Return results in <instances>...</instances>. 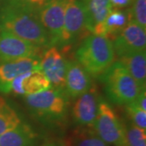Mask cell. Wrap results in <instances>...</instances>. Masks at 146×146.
<instances>
[{"label": "cell", "instance_id": "17", "mask_svg": "<svg viewBox=\"0 0 146 146\" xmlns=\"http://www.w3.org/2000/svg\"><path fill=\"white\" fill-rule=\"evenodd\" d=\"M36 134L26 123L21 124L0 135V146H33Z\"/></svg>", "mask_w": 146, "mask_h": 146}, {"label": "cell", "instance_id": "21", "mask_svg": "<svg viewBox=\"0 0 146 146\" xmlns=\"http://www.w3.org/2000/svg\"><path fill=\"white\" fill-rule=\"evenodd\" d=\"M123 146H146V131L135 125L125 127V138Z\"/></svg>", "mask_w": 146, "mask_h": 146}, {"label": "cell", "instance_id": "15", "mask_svg": "<svg viewBox=\"0 0 146 146\" xmlns=\"http://www.w3.org/2000/svg\"><path fill=\"white\" fill-rule=\"evenodd\" d=\"M131 20L130 10L123 11L119 8L112 9L104 22L93 29L92 34L105 36L111 42L125 28Z\"/></svg>", "mask_w": 146, "mask_h": 146}, {"label": "cell", "instance_id": "12", "mask_svg": "<svg viewBox=\"0 0 146 146\" xmlns=\"http://www.w3.org/2000/svg\"><path fill=\"white\" fill-rule=\"evenodd\" d=\"M41 69V58H29L9 62H0V93L10 94L11 83L22 73Z\"/></svg>", "mask_w": 146, "mask_h": 146}, {"label": "cell", "instance_id": "26", "mask_svg": "<svg viewBox=\"0 0 146 146\" xmlns=\"http://www.w3.org/2000/svg\"><path fill=\"white\" fill-rule=\"evenodd\" d=\"M131 2V0H110L112 7L115 8H123L127 6Z\"/></svg>", "mask_w": 146, "mask_h": 146}, {"label": "cell", "instance_id": "13", "mask_svg": "<svg viewBox=\"0 0 146 146\" xmlns=\"http://www.w3.org/2000/svg\"><path fill=\"white\" fill-rule=\"evenodd\" d=\"M51 84L42 72V69L31 70L18 76L11 83V93L28 96L51 88Z\"/></svg>", "mask_w": 146, "mask_h": 146}, {"label": "cell", "instance_id": "10", "mask_svg": "<svg viewBox=\"0 0 146 146\" xmlns=\"http://www.w3.org/2000/svg\"><path fill=\"white\" fill-rule=\"evenodd\" d=\"M68 61L56 46H48L41 58V69L53 88L65 90Z\"/></svg>", "mask_w": 146, "mask_h": 146}, {"label": "cell", "instance_id": "4", "mask_svg": "<svg viewBox=\"0 0 146 146\" xmlns=\"http://www.w3.org/2000/svg\"><path fill=\"white\" fill-rule=\"evenodd\" d=\"M28 109L37 119L48 122L63 119L68 113L69 97L63 89L50 88L25 97Z\"/></svg>", "mask_w": 146, "mask_h": 146}, {"label": "cell", "instance_id": "9", "mask_svg": "<svg viewBox=\"0 0 146 146\" xmlns=\"http://www.w3.org/2000/svg\"><path fill=\"white\" fill-rule=\"evenodd\" d=\"M40 47L11 33L0 31V62L35 58Z\"/></svg>", "mask_w": 146, "mask_h": 146}, {"label": "cell", "instance_id": "6", "mask_svg": "<svg viewBox=\"0 0 146 146\" xmlns=\"http://www.w3.org/2000/svg\"><path fill=\"white\" fill-rule=\"evenodd\" d=\"M88 17L82 0H68L65 7L64 25L59 46H67L75 42L87 29Z\"/></svg>", "mask_w": 146, "mask_h": 146}, {"label": "cell", "instance_id": "7", "mask_svg": "<svg viewBox=\"0 0 146 146\" xmlns=\"http://www.w3.org/2000/svg\"><path fill=\"white\" fill-rule=\"evenodd\" d=\"M68 0H50L38 11L39 19L46 32L50 46H59Z\"/></svg>", "mask_w": 146, "mask_h": 146}, {"label": "cell", "instance_id": "8", "mask_svg": "<svg viewBox=\"0 0 146 146\" xmlns=\"http://www.w3.org/2000/svg\"><path fill=\"white\" fill-rule=\"evenodd\" d=\"M111 43L115 54L119 58L131 53L145 50L146 29L131 20Z\"/></svg>", "mask_w": 146, "mask_h": 146}, {"label": "cell", "instance_id": "20", "mask_svg": "<svg viewBox=\"0 0 146 146\" xmlns=\"http://www.w3.org/2000/svg\"><path fill=\"white\" fill-rule=\"evenodd\" d=\"M22 123L19 114L5 100L0 98V135Z\"/></svg>", "mask_w": 146, "mask_h": 146}, {"label": "cell", "instance_id": "27", "mask_svg": "<svg viewBox=\"0 0 146 146\" xmlns=\"http://www.w3.org/2000/svg\"><path fill=\"white\" fill-rule=\"evenodd\" d=\"M41 146H63V143L58 142H46Z\"/></svg>", "mask_w": 146, "mask_h": 146}, {"label": "cell", "instance_id": "1", "mask_svg": "<svg viewBox=\"0 0 146 146\" xmlns=\"http://www.w3.org/2000/svg\"><path fill=\"white\" fill-rule=\"evenodd\" d=\"M0 31L11 33L39 47H48L49 38L38 10L10 0L0 10Z\"/></svg>", "mask_w": 146, "mask_h": 146}, {"label": "cell", "instance_id": "19", "mask_svg": "<svg viewBox=\"0 0 146 146\" xmlns=\"http://www.w3.org/2000/svg\"><path fill=\"white\" fill-rule=\"evenodd\" d=\"M85 5L88 24L87 29L89 33L95 27L101 25L113 9L110 0H82Z\"/></svg>", "mask_w": 146, "mask_h": 146}, {"label": "cell", "instance_id": "23", "mask_svg": "<svg viewBox=\"0 0 146 146\" xmlns=\"http://www.w3.org/2000/svg\"><path fill=\"white\" fill-rule=\"evenodd\" d=\"M130 11L131 20L146 29V0H135Z\"/></svg>", "mask_w": 146, "mask_h": 146}, {"label": "cell", "instance_id": "24", "mask_svg": "<svg viewBox=\"0 0 146 146\" xmlns=\"http://www.w3.org/2000/svg\"><path fill=\"white\" fill-rule=\"evenodd\" d=\"M12 1H16V2L26 4V5L39 11L41 7H42L45 4H46L47 3L50 2V0H12Z\"/></svg>", "mask_w": 146, "mask_h": 146}, {"label": "cell", "instance_id": "18", "mask_svg": "<svg viewBox=\"0 0 146 146\" xmlns=\"http://www.w3.org/2000/svg\"><path fill=\"white\" fill-rule=\"evenodd\" d=\"M63 146H108L97 134L93 126H80L68 136Z\"/></svg>", "mask_w": 146, "mask_h": 146}, {"label": "cell", "instance_id": "5", "mask_svg": "<svg viewBox=\"0 0 146 146\" xmlns=\"http://www.w3.org/2000/svg\"><path fill=\"white\" fill-rule=\"evenodd\" d=\"M93 127L100 138L107 145H123L125 127L109 103L102 98L100 100L98 115Z\"/></svg>", "mask_w": 146, "mask_h": 146}, {"label": "cell", "instance_id": "16", "mask_svg": "<svg viewBox=\"0 0 146 146\" xmlns=\"http://www.w3.org/2000/svg\"><path fill=\"white\" fill-rule=\"evenodd\" d=\"M120 63L127 68L136 81L141 90L145 89L146 54L145 50L136 51L119 58Z\"/></svg>", "mask_w": 146, "mask_h": 146}, {"label": "cell", "instance_id": "14", "mask_svg": "<svg viewBox=\"0 0 146 146\" xmlns=\"http://www.w3.org/2000/svg\"><path fill=\"white\" fill-rule=\"evenodd\" d=\"M92 88L90 75L75 61H68L65 80V92L68 97L77 98Z\"/></svg>", "mask_w": 146, "mask_h": 146}, {"label": "cell", "instance_id": "3", "mask_svg": "<svg viewBox=\"0 0 146 146\" xmlns=\"http://www.w3.org/2000/svg\"><path fill=\"white\" fill-rule=\"evenodd\" d=\"M100 77L104 84L106 97L116 105L129 104L136 100L142 91L127 68L119 61L114 62Z\"/></svg>", "mask_w": 146, "mask_h": 146}, {"label": "cell", "instance_id": "25", "mask_svg": "<svg viewBox=\"0 0 146 146\" xmlns=\"http://www.w3.org/2000/svg\"><path fill=\"white\" fill-rule=\"evenodd\" d=\"M146 93L145 89V90H142L140 94L138 95V97L136 98V100L134 101V102L136 103L141 109L143 110L146 111Z\"/></svg>", "mask_w": 146, "mask_h": 146}, {"label": "cell", "instance_id": "22", "mask_svg": "<svg viewBox=\"0 0 146 146\" xmlns=\"http://www.w3.org/2000/svg\"><path fill=\"white\" fill-rule=\"evenodd\" d=\"M125 109L133 125L146 129V111L141 109L134 102L126 105Z\"/></svg>", "mask_w": 146, "mask_h": 146}, {"label": "cell", "instance_id": "11", "mask_svg": "<svg viewBox=\"0 0 146 146\" xmlns=\"http://www.w3.org/2000/svg\"><path fill=\"white\" fill-rule=\"evenodd\" d=\"M101 99L102 98L94 88L78 97L72 110L74 122L79 126L94 125Z\"/></svg>", "mask_w": 146, "mask_h": 146}, {"label": "cell", "instance_id": "2", "mask_svg": "<svg viewBox=\"0 0 146 146\" xmlns=\"http://www.w3.org/2000/svg\"><path fill=\"white\" fill-rule=\"evenodd\" d=\"M115 51L108 38L92 34L79 46L76 58L83 68L93 76H101L115 60Z\"/></svg>", "mask_w": 146, "mask_h": 146}]
</instances>
